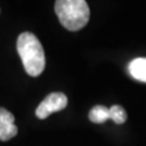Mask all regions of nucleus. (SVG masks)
Segmentation results:
<instances>
[{"instance_id": "0eeeda50", "label": "nucleus", "mask_w": 146, "mask_h": 146, "mask_svg": "<svg viewBox=\"0 0 146 146\" xmlns=\"http://www.w3.org/2000/svg\"><path fill=\"white\" fill-rule=\"evenodd\" d=\"M110 119L115 121L116 123L121 125L127 120V113L123 110V107H121L119 105H114L110 108Z\"/></svg>"}, {"instance_id": "20e7f679", "label": "nucleus", "mask_w": 146, "mask_h": 146, "mask_svg": "<svg viewBox=\"0 0 146 146\" xmlns=\"http://www.w3.org/2000/svg\"><path fill=\"white\" fill-rule=\"evenodd\" d=\"M129 73L136 80L146 82V58H139L129 64Z\"/></svg>"}, {"instance_id": "f03ea898", "label": "nucleus", "mask_w": 146, "mask_h": 146, "mask_svg": "<svg viewBox=\"0 0 146 146\" xmlns=\"http://www.w3.org/2000/svg\"><path fill=\"white\" fill-rule=\"evenodd\" d=\"M55 13L63 26L72 31L84 28L90 19V9L84 0H58Z\"/></svg>"}, {"instance_id": "423d86ee", "label": "nucleus", "mask_w": 146, "mask_h": 146, "mask_svg": "<svg viewBox=\"0 0 146 146\" xmlns=\"http://www.w3.org/2000/svg\"><path fill=\"white\" fill-rule=\"evenodd\" d=\"M17 134V127L14 123L0 125V141H9Z\"/></svg>"}, {"instance_id": "7ed1b4c3", "label": "nucleus", "mask_w": 146, "mask_h": 146, "mask_svg": "<svg viewBox=\"0 0 146 146\" xmlns=\"http://www.w3.org/2000/svg\"><path fill=\"white\" fill-rule=\"evenodd\" d=\"M67 105V98L62 92H53L49 94L39 104L36 110V116L39 119H46L48 116L64 110Z\"/></svg>"}, {"instance_id": "39448f33", "label": "nucleus", "mask_w": 146, "mask_h": 146, "mask_svg": "<svg viewBox=\"0 0 146 146\" xmlns=\"http://www.w3.org/2000/svg\"><path fill=\"white\" fill-rule=\"evenodd\" d=\"M89 119L95 123H103L107 119H110V108L102 106V105L94 106L89 113Z\"/></svg>"}, {"instance_id": "f257e3e1", "label": "nucleus", "mask_w": 146, "mask_h": 146, "mask_svg": "<svg viewBox=\"0 0 146 146\" xmlns=\"http://www.w3.org/2000/svg\"><path fill=\"white\" fill-rule=\"evenodd\" d=\"M16 48L26 73L31 77L42 74L46 66V58L39 39L34 34L25 31L17 38Z\"/></svg>"}, {"instance_id": "6e6552de", "label": "nucleus", "mask_w": 146, "mask_h": 146, "mask_svg": "<svg viewBox=\"0 0 146 146\" xmlns=\"http://www.w3.org/2000/svg\"><path fill=\"white\" fill-rule=\"evenodd\" d=\"M5 123H14V116L9 110L0 107V125Z\"/></svg>"}]
</instances>
